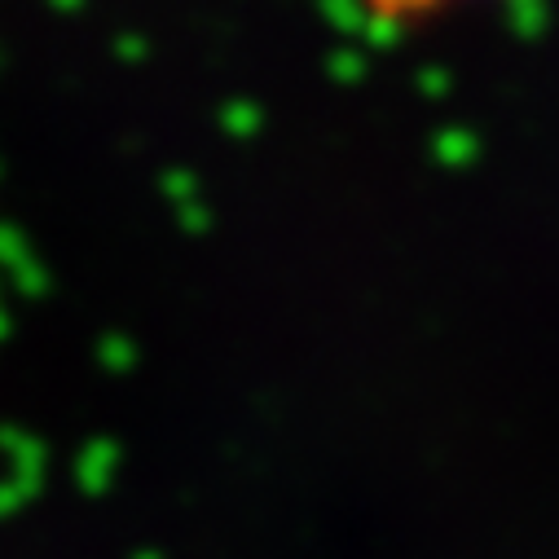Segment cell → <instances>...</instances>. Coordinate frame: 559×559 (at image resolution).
Wrapping results in <instances>:
<instances>
[{
  "label": "cell",
  "instance_id": "1",
  "mask_svg": "<svg viewBox=\"0 0 559 559\" xmlns=\"http://www.w3.org/2000/svg\"><path fill=\"white\" fill-rule=\"evenodd\" d=\"M493 5H507V0H353L357 19L374 36H388V40L424 36V32H437L454 19H463V14H480Z\"/></svg>",
  "mask_w": 559,
  "mask_h": 559
}]
</instances>
